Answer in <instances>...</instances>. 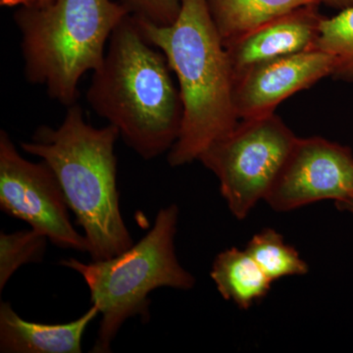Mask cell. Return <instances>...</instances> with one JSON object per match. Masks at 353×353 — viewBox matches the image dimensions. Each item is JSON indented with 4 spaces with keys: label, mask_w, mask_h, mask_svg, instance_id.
Here are the masks:
<instances>
[{
    "label": "cell",
    "mask_w": 353,
    "mask_h": 353,
    "mask_svg": "<svg viewBox=\"0 0 353 353\" xmlns=\"http://www.w3.org/2000/svg\"><path fill=\"white\" fill-rule=\"evenodd\" d=\"M166 57L129 14L114 30L87 101L145 160L169 152L180 136L183 102Z\"/></svg>",
    "instance_id": "1"
},
{
    "label": "cell",
    "mask_w": 353,
    "mask_h": 353,
    "mask_svg": "<svg viewBox=\"0 0 353 353\" xmlns=\"http://www.w3.org/2000/svg\"><path fill=\"white\" fill-rule=\"evenodd\" d=\"M136 20L145 38L163 52L178 79L182 128L167 159L172 167L189 164L233 131L240 120L226 48L206 0H181L180 14L170 26Z\"/></svg>",
    "instance_id": "2"
},
{
    "label": "cell",
    "mask_w": 353,
    "mask_h": 353,
    "mask_svg": "<svg viewBox=\"0 0 353 353\" xmlns=\"http://www.w3.org/2000/svg\"><path fill=\"white\" fill-rule=\"evenodd\" d=\"M120 134L108 124L85 122L78 103L67 108L62 124L41 126L25 152L43 160L54 172L70 210L85 232L92 261L117 256L134 245L120 210L115 143Z\"/></svg>",
    "instance_id": "3"
},
{
    "label": "cell",
    "mask_w": 353,
    "mask_h": 353,
    "mask_svg": "<svg viewBox=\"0 0 353 353\" xmlns=\"http://www.w3.org/2000/svg\"><path fill=\"white\" fill-rule=\"evenodd\" d=\"M131 14L112 0H54L43 7H20L14 22L21 32L26 80L44 85L62 105L77 103L78 85L101 68L105 46Z\"/></svg>",
    "instance_id": "4"
},
{
    "label": "cell",
    "mask_w": 353,
    "mask_h": 353,
    "mask_svg": "<svg viewBox=\"0 0 353 353\" xmlns=\"http://www.w3.org/2000/svg\"><path fill=\"white\" fill-rule=\"evenodd\" d=\"M179 208L171 204L158 211L150 231L138 243L117 256L83 263L78 259L60 261L87 283L92 305L101 314L92 352H111V343L130 318L150 320V292L159 288L190 290L194 276L176 259L174 240Z\"/></svg>",
    "instance_id": "5"
},
{
    "label": "cell",
    "mask_w": 353,
    "mask_h": 353,
    "mask_svg": "<svg viewBox=\"0 0 353 353\" xmlns=\"http://www.w3.org/2000/svg\"><path fill=\"white\" fill-rule=\"evenodd\" d=\"M296 139L272 113L241 120L197 160L217 176L228 208L236 219L243 220L266 199Z\"/></svg>",
    "instance_id": "6"
},
{
    "label": "cell",
    "mask_w": 353,
    "mask_h": 353,
    "mask_svg": "<svg viewBox=\"0 0 353 353\" xmlns=\"http://www.w3.org/2000/svg\"><path fill=\"white\" fill-rule=\"evenodd\" d=\"M0 209L65 250L88 252L87 238L76 231L57 176L43 160L28 161L10 137L0 131Z\"/></svg>",
    "instance_id": "7"
},
{
    "label": "cell",
    "mask_w": 353,
    "mask_h": 353,
    "mask_svg": "<svg viewBox=\"0 0 353 353\" xmlns=\"http://www.w3.org/2000/svg\"><path fill=\"white\" fill-rule=\"evenodd\" d=\"M353 199V152L321 137L297 138L265 201L288 212L323 201Z\"/></svg>",
    "instance_id": "8"
},
{
    "label": "cell",
    "mask_w": 353,
    "mask_h": 353,
    "mask_svg": "<svg viewBox=\"0 0 353 353\" xmlns=\"http://www.w3.org/2000/svg\"><path fill=\"white\" fill-rule=\"evenodd\" d=\"M336 59L309 50L254 65L234 79V102L240 120L274 113L281 102L333 76Z\"/></svg>",
    "instance_id": "9"
},
{
    "label": "cell",
    "mask_w": 353,
    "mask_h": 353,
    "mask_svg": "<svg viewBox=\"0 0 353 353\" xmlns=\"http://www.w3.org/2000/svg\"><path fill=\"white\" fill-rule=\"evenodd\" d=\"M318 6L301 7L227 44L234 79L254 65L313 50L324 19Z\"/></svg>",
    "instance_id": "10"
},
{
    "label": "cell",
    "mask_w": 353,
    "mask_h": 353,
    "mask_svg": "<svg viewBox=\"0 0 353 353\" xmlns=\"http://www.w3.org/2000/svg\"><path fill=\"white\" fill-rule=\"evenodd\" d=\"M99 314L90 306L79 319L65 324L26 321L9 303H0V352L81 353L82 341L90 323Z\"/></svg>",
    "instance_id": "11"
},
{
    "label": "cell",
    "mask_w": 353,
    "mask_h": 353,
    "mask_svg": "<svg viewBox=\"0 0 353 353\" xmlns=\"http://www.w3.org/2000/svg\"><path fill=\"white\" fill-rule=\"evenodd\" d=\"M210 276L223 299L233 301L243 310L262 301L273 283L245 248H231L220 252L213 262Z\"/></svg>",
    "instance_id": "12"
},
{
    "label": "cell",
    "mask_w": 353,
    "mask_h": 353,
    "mask_svg": "<svg viewBox=\"0 0 353 353\" xmlns=\"http://www.w3.org/2000/svg\"><path fill=\"white\" fill-rule=\"evenodd\" d=\"M211 17L226 46L260 26L322 0H206Z\"/></svg>",
    "instance_id": "13"
},
{
    "label": "cell",
    "mask_w": 353,
    "mask_h": 353,
    "mask_svg": "<svg viewBox=\"0 0 353 353\" xmlns=\"http://www.w3.org/2000/svg\"><path fill=\"white\" fill-rule=\"evenodd\" d=\"M246 252L252 255L272 282L289 276H303L308 265L294 246L285 243L282 234L267 228L248 241Z\"/></svg>",
    "instance_id": "14"
},
{
    "label": "cell",
    "mask_w": 353,
    "mask_h": 353,
    "mask_svg": "<svg viewBox=\"0 0 353 353\" xmlns=\"http://www.w3.org/2000/svg\"><path fill=\"white\" fill-rule=\"evenodd\" d=\"M314 48L330 53L336 59L334 79L353 82V6L334 17H324Z\"/></svg>",
    "instance_id": "15"
},
{
    "label": "cell",
    "mask_w": 353,
    "mask_h": 353,
    "mask_svg": "<svg viewBox=\"0 0 353 353\" xmlns=\"http://www.w3.org/2000/svg\"><path fill=\"white\" fill-rule=\"evenodd\" d=\"M48 238L36 230L0 234V290L23 265L41 263Z\"/></svg>",
    "instance_id": "16"
},
{
    "label": "cell",
    "mask_w": 353,
    "mask_h": 353,
    "mask_svg": "<svg viewBox=\"0 0 353 353\" xmlns=\"http://www.w3.org/2000/svg\"><path fill=\"white\" fill-rule=\"evenodd\" d=\"M139 20L157 26H170L178 18L181 0H121Z\"/></svg>",
    "instance_id": "17"
},
{
    "label": "cell",
    "mask_w": 353,
    "mask_h": 353,
    "mask_svg": "<svg viewBox=\"0 0 353 353\" xmlns=\"http://www.w3.org/2000/svg\"><path fill=\"white\" fill-rule=\"evenodd\" d=\"M0 6L6 7H34L38 6V0H0Z\"/></svg>",
    "instance_id": "18"
},
{
    "label": "cell",
    "mask_w": 353,
    "mask_h": 353,
    "mask_svg": "<svg viewBox=\"0 0 353 353\" xmlns=\"http://www.w3.org/2000/svg\"><path fill=\"white\" fill-rule=\"evenodd\" d=\"M322 3L339 9V10H343V9L353 6V0H322Z\"/></svg>",
    "instance_id": "19"
},
{
    "label": "cell",
    "mask_w": 353,
    "mask_h": 353,
    "mask_svg": "<svg viewBox=\"0 0 353 353\" xmlns=\"http://www.w3.org/2000/svg\"><path fill=\"white\" fill-rule=\"evenodd\" d=\"M336 208L339 210L343 211V212L350 213L353 216V199L347 201L340 202L336 203Z\"/></svg>",
    "instance_id": "20"
},
{
    "label": "cell",
    "mask_w": 353,
    "mask_h": 353,
    "mask_svg": "<svg viewBox=\"0 0 353 353\" xmlns=\"http://www.w3.org/2000/svg\"><path fill=\"white\" fill-rule=\"evenodd\" d=\"M53 1H54V0H38V6L43 7L50 6Z\"/></svg>",
    "instance_id": "21"
}]
</instances>
